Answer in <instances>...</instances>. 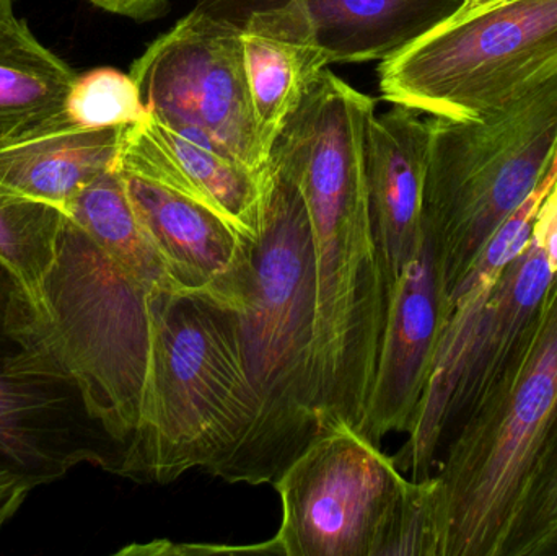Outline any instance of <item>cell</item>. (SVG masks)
I'll list each match as a JSON object with an SVG mask.
<instances>
[{
    "instance_id": "cell-1",
    "label": "cell",
    "mask_w": 557,
    "mask_h": 556,
    "mask_svg": "<svg viewBox=\"0 0 557 556\" xmlns=\"http://www.w3.org/2000/svg\"><path fill=\"white\" fill-rule=\"evenodd\" d=\"M235 312L258 417L221 479L258 486L276 482L324 431L314 356L313 235L294 175L273 156L250 276Z\"/></svg>"
},
{
    "instance_id": "cell-2",
    "label": "cell",
    "mask_w": 557,
    "mask_h": 556,
    "mask_svg": "<svg viewBox=\"0 0 557 556\" xmlns=\"http://www.w3.org/2000/svg\"><path fill=\"white\" fill-rule=\"evenodd\" d=\"M557 421V274L525 351L442 453L437 556H504Z\"/></svg>"
},
{
    "instance_id": "cell-3",
    "label": "cell",
    "mask_w": 557,
    "mask_h": 556,
    "mask_svg": "<svg viewBox=\"0 0 557 556\" xmlns=\"http://www.w3.org/2000/svg\"><path fill=\"white\" fill-rule=\"evenodd\" d=\"M432 118L422 234L442 312L496 232L557 163V77L474 120Z\"/></svg>"
},
{
    "instance_id": "cell-4",
    "label": "cell",
    "mask_w": 557,
    "mask_h": 556,
    "mask_svg": "<svg viewBox=\"0 0 557 556\" xmlns=\"http://www.w3.org/2000/svg\"><path fill=\"white\" fill-rule=\"evenodd\" d=\"M156 319L149 424L133 480L163 485L191 470L221 479L258 417L237 312L206 294L159 291Z\"/></svg>"
},
{
    "instance_id": "cell-5",
    "label": "cell",
    "mask_w": 557,
    "mask_h": 556,
    "mask_svg": "<svg viewBox=\"0 0 557 556\" xmlns=\"http://www.w3.org/2000/svg\"><path fill=\"white\" fill-rule=\"evenodd\" d=\"M157 293L127 276L65 215L38 309L49 338L126 453L124 479L133 477L149 424Z\"/></svg>"
},
{
    "instance_id": "cell-6",
    "label": "cell",
    "mask_w": 557,
    "mask_h": 556,
    "mask_svg": "<svg viewBox=\"0 0 557 556\" xmlns=\"http://www.w3.org/2000/svg\"><path fill=\"white\" fill-rule=\"evenodd\" d=\"M557 77V0H496L458 12L380 64L383 98L474 120Z\"/></svg>"
},
{
    "instance_id": "cell-7",
    "label": "cell",
    "mask_w": 557,
    "mask_h": 556,
    "mask_svg": "<svg viewBox=\"0 0 557 556\" xmlns=\"http://www.w3.org/2000/svg\"><path fill=\"white\" fill-rule=\"evenodd\" d=\"M84 464L123 477L126 453L0 263V473L41 486Z\"/></svg>"
},
{
    "instance_id": "cell-8",
    "label": "cell",
    "mask_w": 557,
    "mask_h": 556,
    "mask_svg": "<svg viewBox=\"0 0 557 556\" xmlns=\"http://www.w3.org/2000/svg\"><path fill=\"white\" fill-rule=\"evenodd\" d=\"M273 485L282 521L257 554L380 556L411 479L362 431L333 424Z\"/></svg>"
},
{
    "instance_id": "cell-9",
    "label": "cell",
    "mask_w": 557,
    "mask_h": 556,
    "mask_svg": "<svg viewBox=\"0 0 557 556\" xmlns=\"http://www.w3.org/2000/svg\"><path fill=\"white\" fill-rule=\"evenodd\" d=\"M129 74L150 118L257 172L267 170L270 150L258 129L237 32L191 10Z\"/></svg>"
},
{
    "instance_id": "cell-10",
    "label": "cell",
    "mask_w": 557,
    "mask_h": 556,
    "mask_svg": "<svg viewBox=\"0 0 557 556\" xmlns=\"http://www.w3.org/2000/svg\"><path fill=\"white\" fill-rule=\"evenodd\" d=\"M465 0H198L195 12L235 29L260 16L334 62L386 61L457 15Z\"/></svg>"
},
{
    "instance_id": "cell-11",
    "label": "cell",
    "mask_w": 557,
    "mask_h": 556,
    "mask_svg": "<svg viewBox=\"0 0 557 556\" xmlns=\"http://www.w3.org/2000/svg\"><path fill=\"white\" fill-rule=\"evenodd\" d=\"M140 224L176 286L237 309L251 268V244L211 206L189 193L117 162Z\"/></svg>"
},
{
    "instance_id": "cell-12",
    "label": "cell",
    "mask_w": 557,
    "mask_h": 556,
    "mask_svg": "<svg viewBox=\"0 0 557 556\" xmlns=\"http://www.w3.org/2000/svg\"><path fill=\"white\" fill-rule=\"evenodd\" d=\"M442 329L441 291L431 248L421 244L388 296L375 378L360 431L373 443L414 427Z\"/></svg>"
},
{
    "instance_id": "cell-13",
    "label": "cell",
    "mask_w": 557,
    "mask_h": 556,
    "mask_svg": "<svg viewBox=\"0 0 557 556\" xmlns=\"http://www.w3.org/2000/svg\"><path fill=\"white\" fill-rule=\"evenodd\" d=\"M421 114L395 104L367 126V198L388 296L422 238L432 118Z\"/></svg>"
},
{
    "instance_id": "cell-14",
    "label": "cell",
    "mask_w": 557,
    "mask_h": 556,
    "mask_svg": "<svg viewBox=\"0 0 557 556\" xmlns=\"http://www.w3.org/2000/svg\"><path fill=\"white\" fill-rule=\"evenodd\" d=\"M555 274L535 238L507 264L474 330L448 398L438 436V460L461 424L481 407L529 346Z\"/></svg>"
},
{
    "instance_id": "cell-15",
    "label": "cell",
    "mask_w": 557,
    "mask_h": 556,
    "mask_svg": "<svg viewBox=\"0 0 557 556\" xmlns=\"http://www.w3.org/2000/svg\"><path fill=\"white\" fill-rule=\"evenodd\" d=\"M117 162L201 199L221 212L245 240H257L267 170L257 172L214 147L193 143L150 116L126 127Z\"/></svg>"
},
{
    "instance_id": "cell-16",
    "label": "cell",
    "mask_w": 557,
    "mask_h": 556,
    "mask_svg": "<svg viewBox=\"0 0 557 556\" xmlns=\"http://www.w3.org/2000/svg\"><path fill=\"white\" fill-rule=\"evenodd\" d=\"M126 127L95 129L61 114L0 146V183L64 211L85 186L117 165Z\"/></svg>"
},
{
    "instance_id": "cell-17",
    "label": "cell",
    "mask_w": 557,
    "mask_h": 556,
    "mask_svg": "<svg viewBox=\"0 0 557 556\" xmlns=\"http://www.w3.org/2000/svg\"><path fill=\"white\" fill-rule=\"evenodd\" d=\"M75 77L25 20L0 22V146L64 114Z\"/></svg>"
},
{
    "instance_id": "cell-18",
    "label": "cell",
    "mask_w": 557,
    "mask_h": 556,
    "mask_svg": "<svg viewBox=\"0 0 557 556\" xmlns=\"http://www.w3.org/2000/svg\"><path fill=\"white\" fill-rule=\"evenodd\" d=\"M235 32L242 39L258 129L271 153L282 127L304 100L305 91L327 65L317 49L284 35L258 16L245 20Z\"/></svg>"
},
{
    "instance_id": "cell-19",
    "label": "cell",
    "mask_w": 557,
    "mask_h": 556,
    "mask_svg": "<svg viewBox=\"0 0 557 556\" xmlns=\"http://www.w3.org/2000/svg\"><path fill=\"white\" fill-rule=\"evenodd\" d=\"M64 212L140 286L149 291H182L140 224L117 165L85 186Z\"/></svg>"
},
{
    "instance_id": "cell-20",
    "label": "cell",
    "mask_w": 557,
    "mask_h": 556,
    "mask_svg": "<svg viewBox=\"0 0 557 556\" xmlns=\"http://www.w3.org/2000/svg\"><path fill=\"white\" fill-rule=\"evenodd\" d=\"M65 212L0 183V263L38 306L41 286L58 258Z\"/></svg>"
},
{
    "instance_id": "cell-21",
    "label": "cell",
    "mask_w": 557,
    "mask_h": 556,
    "mask_svg": "<svg viewBox=\"0 0 557 556\" xmlns=\"http://www.w3.org/2000/svg\"><path fill=\"white\" fill-rule=\"evenodd\" d=\"M65 113L85 127H126L149 118L131 74L98 67L77 75L69 91Z\"/></svg>"
},
{
    "instance_id": "cell-22",
    "label": "cell",
    "mask_w": 557,
    "mask_h": 556,
    "mask_svg": "<svg viewBox=\"0 0 557 556\" xmlns=\"http://www.w3.org/2000/svg\"><path fill=\"white\" fill-rule=\"evenodd\" d=\"M504 556H557V421L527 486Z\"/></svg>"
},
{
    "instance_id": "cell-23",
    "label": "cell",
    "mask_w": 557,
    "mask_h": 556,
    "mask_svg": "<svg viewBox=\"0 0 557 556\" xmlns=\"http://www.w3.org/2000/svg\"><path fill=\"white\" fill-rule=\"evenodd\" d=\"M532 237L542 247L552 273L557 274V178L549 186L533 219Z\"/></svg>"
},
{
    "instance_id": "cell-24",
    "label": "cell",
    "mask_w": 557,
    "mask_h": 556,
    "mask_svg": "<svg viewBox=\"0 0 557 556\" xmlns=\"http://www.w3.org/2000/svg\"><path fill=\"white\" fill-rule=\"evenodd\" d=\"M38 489L32 480L12 473H0V529L20 511L33 490Z\"/></svg>"
},
{
    "instance_id": "cell-25",
    "label": "cell",
    "mask_w": 557,
    "mask_h": 556,
    "mask_svg": "<svg viewBox=\"0 0 557 556\" xmlns=\"http://www.w3.org/2000/svg\"><path fill=\"white\" fill-rule=\"evenodd\" d=\"M88 2L108 12L136 20L156 18L169 5V0H88Z\"/></svg>"
},
{
    "instance_id": "cell-26",
    "label": "cell",
    "mask_w": 557,
    "mask_h": 556,
    "mask_svg": "<svg viewBox=\"0 0 557 556\" xmlns=\"http://www.w3.org/2000/svg\"><path fill=\"white\" fill-rule=\"evenodd\" d=\"M494 2H496V0H465L460 12H471V10L483 9V7L491 5V3Z\"/></svg>"
},
{
    "instance_id": "cell-27",
    "label": "cell",
    "mask_w": 557,
    "mask_h": 556,
    "mask_svg": "<svg viewBox=\"0 0 557 556\" xmlns=\"http://www.w3.org/2000/svg\"><path fill=\"white\" fill-rule=\"evenodd\" d=\"M13 16V0H0V22Z\"/></svg>"
}]
</instances>
